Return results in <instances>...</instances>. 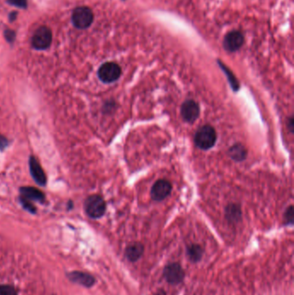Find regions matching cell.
I'll return each instance as SVG.
<instances>
[{"instance_id": "1", "label": "cell", "mask_w": 294, "mask_h": 295, "mask_svg": "<svg viewBox=\"0 0 294 295\" xmlns=\"http://www.w3.org/2000/svg\"><path fill=\"white\" fill-rule=\"evenodd\" d=\"M194 142L200 150H210L217 142V132L212 126L204 125L196 132Z\"/></svg>"}, {"instance_id": "2", "label": "cell", "mask_w": 294, "mask_h": 295, "mask_svg": "<svg viewBox=\"0 0 294 295\" xmlns=\"http://www.w3.org/2000/svg\"><path fill=\"white\" fill-rule=\"evenodd\" d=\"M85 209L91 219H99L105 214L106 205L104 198L99 195H91L86 200Z\"/></svg>"}, {"instance_id": "3", "label": "cell", "mask_w": 294, "mask_h": 295, "mask_svg": "<svg viewBox=\"0 0 294 295\" xmlns=\"http://www.w3.org/2000/svg\"><path fill=\"white\" fill-rule=\"evenodd\" d=\"M121 67L115 63H104L98 71L99 80L104 83H112L121 76Z\"/></svg>"}, {"instance_id": "4", "label": "cell", "mask_w": 294, "mask_h": 295, "mask_svg": "<svg viewBox=\"0 0 294 295\" xmlns=\"http://www.w3.org/2000/svg\"><path fill=\"white\" fill-rule=\"evenodd\" d=\"M72 21L78 29L88 28L93 21V13L86 6L76 8L73 12Z\"/></svg>"}, {"instance_id": "5", "label": "cell", "mask_w": 294, "mask_h": 295, "mask_svg": "<svg viewBox=\"0 0 294 295\" xmlns=\"http://www.w3.org/2000/svg\"><path fill=\"white\" fill-rule=\"evenodd\" d=\"M51 42H52V33L46 26H42L37 29L32 37V46L38 50L49 48L51 44Z\"/></svg>"}, {"instance_id": "6", "label": "cell", "mask_w": 294, "mask_h": 295, "mask_svg": "<svg viewBox=\"0 0 294 295\" xmlns=\"http://www.w3.org/2000/svg\"><path fill=\"white\" fill-rule=\"evenodd\" d=\"M171 182L168 180L161 179L155 181L151 188V198L155 201H161L166 198H168L172 192Z\"/></svg>"}, {"instance_id": "7", "label": "cell", "mask_w": 294, "mask_h": 295, "mask_svg": "<svg viewBox=\"0 0 294 295\" xmlns=\"http://www.w3.org/2000/svg\"><path fill=\"white\" fill-rule=\"evenodd\" d=\"M163 275L168 283L171 285H178L182 282L185 277V272L179 263L168 264L165 267Z\"/></svg>"}, {"instance_id": "8", "label": "cell", "mask_w": 294, "mask_h": 295, "mask_svg": "<svg viewBox=\"0 0 294 295\" xmlns=\"http://www.w3.org/2000/svg\"><path fill=\"white\" fill-rule=\"evenodd\" d=\"M200 105L199 104L192 99L185 101L181 106L180 113L184 121L187 123H194L197 118L200 116Z\"/></svg>"}, {"instance_id": "9", "label": "cell", "mask_w": 294, "mask_h": 295, "mask_svg": "<svg viewBox=\"0 0 294 295\" xmlns=\"http://www.w3.org/2000/svg\"><path fill=\"white\" fill-rule=\"evenodd\" d=\"M243 41H244L243 35L240 32H230L224 38V49L230 52H235L242 47Z\"/></svg>"}, {"instance_id": "10", "label": "cell", "mask_w": 294, "mask_h": 295, "mask_svg": "<svg viewBox=\"0 0 294 295\" xmlns=\"http://www.w3.org/2000/svg\"><path fill=\"white\" fill-rule=\"evenodd\" d=\"M29 169L32 177L35 180V182L40 186H45L47 182L45 173L35 157H31L29 158Z\"/></svg>"}, {"instance_id": "11", "label": "cell", "mask_w": 294, "mask_h": 295, "mask_svg": "<svg viewBox=\"0 0 294 295\" xmlns=\"http://www.w3.org/2000/svg\"><path fill=\"white\" fill-rule=\"evenodd\" d=\"M68 278L75 283L82 285L88 288L91 287L95 282L94 277L91 276V274L83 273V272H78V271L70 273L68 274Z\"/></svg>"}, {"instance_id": "12", "label": "cell", "mask_w": 294, "mask_h": 295, "mask_svg": "<svg viewBox=\"0 0 294 295\" xmlns=\"http://www.w3.org/2000/svg\"><path fill=\"white\" fill-rule=\"evenodd\" d=\"M20 192H21V198H25L28 201L33 200V201L42 203L45 199V196L43 195V193L35 188H31V187L22 188Z\"/></svg>"}, {"instance_id": "13", "label": "cell", "mask_w": 294, "mask_h": 295, "mask_svg": "<svg viewBox=\"0 0 294 295\" xmlns=\"http://www.w3.org/2000/svg\"><path fill=\"white\" fill-rule=\"evenodd\" d=\"M144 245L140 243H134L127 247L125 256L130 262H137L144 254Z\"/></svg>"}, {"instance_id": "14", "label": "cell", "mask_w": 294, "mask_h": 295, "mask_svg": "<svg viewBox=\"0 0 294 295\" xmlns=\"http://www.w3.org/2000/svg\"><path fill=\"white\" fill-rule=\"evenodd\" d=\"M229 155L232 160L235 162H242L247 157V150L241 143H235L234 145L231 146V149L229 150Z\"/></svg>"}, {"instance_id": "15", "label": "cell", "mask_w": 294, "mask_h": 295, "mask_svg": "<svg viewBox=\"0 0 294 295\" xmlns=\"http://www.w3.org/2000/svg\"><path fill=\"white\" fill-rule=\"evenodd\" d=\"M203 249L198 244H192L187 248V256L193 262H199L203 257Z\"/></svg>"}, {"instance_id": "16", "label": "cell", "mask_w": 294, "mask_h": 295, "mask_svg": "<svg viewBox=\"0 0 294 295\" xmlns=\"http://www.w3.org/2000/svg\"><path fill=\"white\" fill-rule=\"evenodd\" d=\"M226 218L230 222H238L241 218V210L238 205H229L226 208Z\"/></svg>"}, {"instance_id": "17", "label": "cell", "mask_w": 294, "mask_h": 295, "mask_svg": "<svg viewBox=\"0 0 294 295\" xmlns=\"http://www.w3.org/2000/svg\"><path fill=\"white\" fill-rule=\"evenodd\" d=\"M221 67L223 68V70L224 71V73H226V75H227L228 78H229V81H230V83H231V87H232V89L235 91V92H236V91L239 89V83L238 81L236 80L235 79V77L234 76V74L232 73V72H231L230 70L228 69L226 66L223 65V64H221Z\"/></svg>"}, {"instance_id": "18", "label": "cell", "mask_w": 294, "mask_h": 295, "mask_svg": "<svg viewBox=\"0 0 294 295\" xmlns=\"http://www.w3.org/2000/svg\"><path fill=\"white\" fill-rule=\"evenodd\" d=\"M0 295H18L17 289L9 285L0 286Z\"/></svg>"}, {"instance_id": "19", "label": "cell", "mask_w": 294, "mask_h": 295, "mask_svg": "<svg viewBox=\"0 0 294 295\" xmlns=\"http://www.w3.org/2000/svg\"><path fill=\"white\" fill-rule=\"evenodd\" d=\"M293 209H294L293 205H290L285 212L284 219H285L286 225H293V223H294V210Z\"/></svg>"}, {"instance_id": "20", "label": "cell", "mask_w": 294, "mask_h": 295, "mask_svg": "<svg viewBox=\"0 0 294 295\" xmlns=\"http://www.w3.org/2000/svg\"><path fill=\"white\" fill-rule=\"evenodd\" d=\"M20 200H21V203L23 204V205H24V207H25V209H27L29 212L35 213V207L34 205H32L31 202L28 201V200H26V199L23 198H20Z\"/></svg>"}, {"instance_id": "21", "label": "cell", "mask_w": 294, "mask_h": 295, "mask_svg": "<svg viewBox=\"0 0 294 295\" xmlns=\"http://www.w3.org/2000/svg\"><path fill=\"white\" fill-rule=\"evenodd\" d=\"M10 3L14 5H17L18 7H25L26 6V0H10Z\"/></svg>"}, {"instance_id": "22", "label": "cell", "mask_w": 294, "mask_h": 295, "mask_svg": "<svg viewBox=\"0 0 294 295\" xmlns=\"http://www.w3.org/2000/svg\"><path fill=\"white\" fill-rule=\"evenodd\" d=\"M8 145V140L4 137V135L0 134V151L4 150V148Z\"/></svg>"}, {"instance_id": "23", "label": "cell", "mask_w": 294, "mask_h": 295, "mask_svg": "<svg viewBox=\"0 0 294 295\" xmlns=\"http://www.w3.org/2000/svg\"><path fill=\"white\" fill-rule=\"evenodd\" d=\"M288 122H289V125H288V127H289V129H290L291 132H293V131H294V118H291Z\"/></svg>"}]
</instances>
